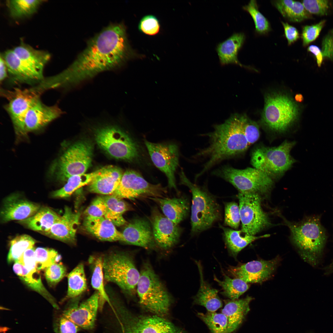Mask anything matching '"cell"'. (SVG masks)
<instances>
[{
  "instance_id": "45",
  "label": "cell",
  "mask_w": 333,
  "mask_h": 333,
  "mask_svg": "<svg viewBox=\"0 0 333 333\" xmlns=\"http://www.w3.org/2000/svg\"><path fill=\"white\" fill-rule=\"evenodd\" d=\"M243 8L251 16L254 23L256 30L260 34H264L270 30L269 23L265 17L260 12L256 0H251Z\"/></svg>"
},
{
  "instance_id": "27",
  "label": "cell",
  "mask_w": 333,
  "mask_h": 333,
  "mask_svg": "<svg viewBox=\"0 0 333 333\" xmlns=\"http://www.w3.org/2000/svg\"><path fill=\"white\" fill-rule=\"evenodd\" d=\"M253 298L247 296L244 298L224 301L221 313L228 319V333L236 331L242 323L250 310L249 304Z\"/></svg>"
},
{
  "instance_id": "14",
  "label": "cell",
  "mask_w": 333,
  "mask_h": 333,
  "mask_svg": "<svg viewBox=\"0 0 333 333\" xmlns=\"http://www.w3.org/2000/svg\"><path fill=\"white\" fill-rule=\"evenodd\" d=\"M238 198L241 223V231L254 236L269 224L267 215L262 210L261 198L255 193L239 192Z\"/></svg>"
},
{
  "instance_id": "33",
  "label": "cell",
  "mask_w": 333,
  "mask_h": 333,
  "mask_svg": "<svg viewBox=\"0 0 333 333\" xmlns=\"http://www.w3.org/2000/svg\"><path fill=\"white\" fill-rule=\"evenodd\" d=\"M12 50L25 63L42 73L44 67L50 58V55L47 52L35 49L23 42Z\"/></svg>"
},
{
  "instance_id": "48",
  "label": "cell",
  "mask_w": 333,
  "mask_h": 333,
  "mask_svg": "<svg viewBox=\"0 0 333 333\" xmlns=\"http://www.w3.org/2000/svg\"><path fill=\"white\" fill-rule=\"evenodd\" d=\"M53 328L55 333H77L80 328L61 313L55 319Z\"/></svg>"
},
{
  "instance_id": "11",
  "label": "cell",
  "mask_w": 333,
  "mask_h": 333,
  "mask_svg": "<svg viewBox=\"0 0 333 333\" xmlns=\"http://www.w3.org/2000/svg\"><path fill=\"white\" fill-rule=\"evenodd\" d=\"M212 173L230 183L240 193H265L273 185L272 178L254 167L240 169L225 165L215 169Z\"/></svg>"
},
{
  "instance_id": "21",
  "label": "cell",
  "mask_w": 333,
  "mask_h": 333,
  "mask_svg": "<svg viewBox=\"0 0 333 333\" xmlns=\"http://www.w3.org/2000/svg\"><path fill=\"white\" fill-rule=\"evenodd\" d=\"M40 205L30 201L17 193L8 196L4 199L0 212L3 222L24 220L35 214Z\"/></svg>"
},
{
  "instance_id": "10",
  "label": "cell",
  "mask_w": 333,
  "mask_h": 333,
  "mask_svg": "<svg viewBox=\"0 0 333 333\" xmlns=\"http://www.w3.org/2000/svg\"><path fill=\"white\" fill-rule=\"evenodd\" d=\"M104 279L116 284L125 293L133 294L140 277L133 259L124 253L112 252L103 258Z\"/></svg>"
},
{
  "instance_id": "19",
  "label": "cell",
  "mask_w": 333,
  "mask_h": 333,
  "mask_svg": "<svg viewBox=\"0 0 333 333\" xmlns=\"http://www.w3.org/2000/svg\"><path fill=\"white\" fill-rule=\"evenodd\" d=\"M278 262L276 258L253 261L237 266H230L228 271L230 275L247 283H261L271 276Z\"/></svg>"
},
{
  "instance_id": "38",
  "label": "cell",
  "mask_w": 333,
  "mask_h": 333,
  "mask_svg": "<svg viewBox=\"0 0 333 333\" xmlns=\"http://www.w3.org/2000/svg\"><path fill=\"white\" fill-rule=\"evenodd\" d=\"M68 289L65 299L78 297L84 292L87 284L83 264L80 263L68 275Z\"/></svg>"
},
{
  "instance_id": "53",
  "label": "cell",
  "mask_w": 333,
  "mask_h": 333,
  "mask_svg": "<svg viewBox=\"0 0 333 333\" xmlns=\"http://www.w3.org/2000/svg\"><path fill=\"white\" fill-rule=\"evenodd\" d=\"M35 249L33 247L27 250L17 262L23 265L31 273L39 274L35 256Z\"/></svg>"
},
{
  "instance_id": "40",
  "label": "cell",
  "mask_w": 333,
  "mask_h": 333,
  "mask_svg": "<svg viewBox=\"0 0 333 333\" xmlns=\"http://www.w3.org/2000/svg\"><path fill=\"white\" fill-rule=\"evenodd\" d=\"M36 241L29 235H19L10 242V248L7 256L8 264L17 262L27 250L34 247Z\"/></svg>"
},
{
  "instance_id": "8",
  "label": "cell",
  "mask_w": 333,
  "mask_h": 333,
  "mask_svg": "<svg viewBox=\"0 0 333 333\" xmlns=\"http://www.w3.org/2000/svg\"><path fill=\"white\" fill-rule=\"evenodd\" d=\"M295 144L285 140L277 146H258L252 153L251 164L272 179L280 177L296 162L290 154Z\"/></svg>"
},
{
  "instance_id": "3",
  "label": "cell",
  "mask_w": 333,
  "mask_h": 333,
  "mask_svg": "<svg viewBox=\"0 0 333 333\" xmlns=\"http://www.w3.org/2000/svg\"><path fill=\"white\" fill-rule=\"evenodd\" d=\"M113 317L110 333H186L163 317L136 315L120 302L113 300Z\"/></svg>"
},
{
  "instance_id": "49",
  "label": "cell",
  "mask_w": 333,
  "mask_h": 333,
  "mask_svg": "<svg viewBox=\"0 0 333 333\" xmlns=\"http://www.w3.org/2000/svg\"><path fill=\"white\" fill-rule=\"evenodd\" d=\"M325 23L326 20H323L316 24L303 27L301 37L304 46H307L318 37Z\"/></svg>"
},
{
  "instance_id": "54",
  "label": "cell",
  "mask_w": 333,
  "mask_h": 333,
  "mask_svg": "<svg viewBox=\"0 0 333 333\" xmlns=\"http://www.w3.org/2000/svg\"><path fill=\"white\" fill-rule=\"evenodd\" d=\"M321 50L324 58L333 60V28L324 37Z\"/></svg>"
},
{
  "instance_id": "52",
  "label": "cell",
  "mask_w": 333,
  "mask_h": 333,
  "mask_svg": "<svg viewBox=\"0 0 333 333\" xmlns=\"http://www.w3.org/2000/svg\"><path fill=\"white\" fill-rule=\"evenodd\" d=\"M139 29L141 31L149 35L157 34L160 29V24L158 19L152 15L143 17L139 24Z\"/></svg>"
},
{
  "instance_id": "43",
  "label": "cell",
  "mask_w": 333,
  "mask_h": 333,
  "mask_svg": "<svg viewBox=\"0 0 333 333\" xmlns=\"http://www.w3.org/2000/svg\"><path fill=\"white\" fill-rule=\"evenodd\" d=\"M197 314L212 333H228V319L223 313L208 311L205 314L199 312Z\"/></svg>"
},
{
  "instance_id": "20",
  "label": "cell",
  "mask_w": 333,
  "mask_h": 333,
  "mask_svg": "<svg viewBox=\"0 0 333 333\" xmlns=\"http://www.w3.org/2000/svg\"><path fill=\"white\" fill-rule=\"evenodd\" d=\"M121 232L122 242L126 244L146 249H152L157 245L150 223L145 218H134L126 225Z\"/></svg>"
},
{
  "instance_id": "12",
  "label": "cell",
  "mask_w": 333,
  "mask_h": 333,
  "mask_svg": "<svg viewBox=\"0 0 333 333\" xmlns=\"http://www.w3.org/2000/svg\"><path fill=\"white\" fill-rule=\"evenodd\" d=\"M95 136L98 146L114 158L131 161L138 156L136 144L117 125H100L96 128Z\"/></svg>"
},
{
  "instance_id": "31",
  "label": "cell",
  "mask_w": 333,
  "mask_h": 333,
  "mask_svg": "<svg viewBox=\"0 0 333 333\" xmlns=\"http://www.w3.org/2000/svg\"><path fill=\"white\" fill-rule=\"evenodd\" d=\"M13 270L20 279L28 287L36 292L45 298L56 309L60 307L55 298L50 293L43 285L40 274L30 272L21 264L14 263Z\"/></svg>"
},
{
  "instance_id": "24",
  "label": "cell",
  "mask_w": 333,
  "mask_h": 333,
  "mask_svg": "<svg viewBox=\"0 0 333 333\" xmlns=\"http://www.w3.org/2000/svg\"><path fill=\"white\" fill-rule=\"evenodd\" d=\"M123 173L116 166H108L100 171L89 184V191L105 195L113 194L118 187Z\"/></svg>"
},
{
  "instance_id": "50",
  "label": "cell",
  "mask_w": 333,
  "mask_h": 333,
  "mask_svg": "<svg viewBox=\"0 0 333 333\" xmlns=\"http://www.w3.org/2000/svg\"><path fill=\"white\" fill-rule=\"evenodd\" d=\"M302 3L310 14L320 16L327 14L330 7L328 0H305L303 1Z\"/></svg>"
},
{
  "instance_id": "1",
  "label": "cell",
  "mask_w": 333,
  "mask_h": 333,
  "mask_svg": "<svg viewBox=\"0 0 333 333\" xmlns=\"http://www.w3.org/2000/svg\"><path fill=\"white\" fill-rule=\"evenodd\" d=\"M126 30L122 23H112L88 40L85 48L60 74L69 89H77L98 75L116 71L130 57Z\"/></svg>"
},
{
  "instance_id": "23",
  "label": "cell",
  "mask_w": 333,
  "mask_h": 333,
  "mask_svg": "<svg viewBox=\"0 0 333 333\" xmlns=\"http://www.w3.org/2000/svg\"><path fill=\"white\" fill-rule=\"evenodd\" d=\"M62 113V111L57 105L47 106L38 99L26 114L24 121L25 134L43 127Z\"/></svg>"
},
{
  "instance_id": "16",
  "label": "cell",
  "mask_w": 333,
  "mask_h": 333,
  "mask_svg": "<svg viewBox=\"0 0 333 333\" xmlns=\"http://www.w3.org/2000/svg\"><path fill=\"white\" fill-rule=\"evenodd\" d=\"M79 297L71 299L62 314L80 328L89 330L95 326L99 306V295L97 291L79 304Z\"/></svg>"
},
{
  "instance_id": "37",
  "label": "cell",
  "mask_w": 333,
  "mask_h": 333,
  "mask_svg": "<svg viewBox=\"0 0 333 333\" xmlns=\"http://www.w3.org/2000/svg\"><path fill=\"white\" fill-rule=\"evenodd\" d=\"M100 171V169L90 173H84L71 176L68 179L66 183L63 187L52 193V197L64 198L70 196L78 189L89 184Z\"/></svg>"
},
{
  "instance_id": "57",
  "label": "cell",
  "mask_w": 333,
  "mask_h": 333,
  "mask_svg": "<svg viewBox=\"0 0 333 333\" xmlns=\"http://www.w3.org/2000/svg\"><path fill=\"white\" fill-rule=\"evenodd\" d=\"M7 69L5 61L1 55L0 57V80L1 82L7 77Z\"/></svg>"
},
{
  "instance_id": "42",
  "label": "cell",
  "mask_w": 333,
  "mask_h": 333,
  "mask_svg": "<svg viewBox=\"0 0 333 333\" xmlns=\"http://www.w3.org/2000/svg\"><path fill=\"white\" fill-rule=\"evenodd\" d=\"M42 1L40 0H10L7 5L10 16L14 18H20L34 13Z\"/></svg>"
},
{
  "instance_id": "36",
  "label": "cell",
  "mask_w": 333,
  "mask_h": 333,
  "mask_svg": "<svg viewBox=\"0 0 333 333\" xmlns=\"http://www.w3.org/2000/svg\"><path fill=\"white\" fill-rule=\"evenodd\" d=\"M102 197L107 207V211L104 217L117 226H120L125 224L126 221L123 215L131 209L128 204L123 199L114 194L105 195Z\"/></svg>"
},
{
  "instance_id": "34",
  "label": "cell",
  "mask_w": 333,
  "mask_h": 333,
  "mask_svg": "<svg viewBox=\"0 0 333 333\" xmlns=\"http://www.w3.org/2000/svg\"><path fill=\"white\" fill-rule=\"evenodd\" d=\"M272 3L282 15L289 21L300 22L312 16L302 3L292 0H275Z\"/></svg>"
},
{
  "instance_id": "44",
  "label": "cell",
  "mask_w": 333,
  "mask_h": 333,
  "mask_svg": "<svg viewBox=\"0 0 333 333\" xmlns=\"http://www.w3.org/2000/svg\"><path fill=\"white\" fill-rule=\"evenodd\" d=\"M35 256L38 270H45L61 259V257L55 250L42 247L35 249Z\"/></svg>"
},
{
  "instance_id": "47",
  "label": "cell",
  "mask_w": 333,
  "mask_h": 333,
  "mask_svg": "<svg viewBox=\"0 0 333 333\" xmlns=\"http://www.w3.org/2000/svg\"><path fill=\"white\" fill-rule=\"evenodd\" d=\"M224 208L225 224L232 228H237L241 221L239 206L235 202H231L226 203Z\"/></svg>"
},
{
  "instance_id": "32",
  "label": "cell",
  "mask_w": 333,
  "mask_h": 333,
  "mask_svg": "<svg viewBox=\"0 0 333 333\" xmlns=\"http://www.w3.org/2000/svg\"><path fill=\"white\" fill-rule=\"evenodd\" d=\"M61 216L51 208L44 207L40 208L33 216L18 222L29 229L41 233L50 229Z\"/></svg>"
},
{
  "instance_id": "22",
  "label": "cell",
  "mask_w": 333,
  "mask_h": 333,
  "mask_svg": "<svg viewBox=\"0 0 333 333\" xmlns=\"http://www.w3.org/2000/svg\"><path fill=\"white\" fill-rule=\"evenodd\" d=\"M80 214V212H74L66 206L59 220L48 231L41 233L67 244H74Z\"/></svg>"
},
{
  "instance_id": "51",
  "label": "cell",
  "mask_w": 333,
  "mask_h": 333,
  "mask_svg": "<svg viewBox=\"0 0 333 333\" xmlns=\"http://www.w3.org/2000/svg\"><path fill=\"white\" fill-rule=\"evenodd\" d=\"M107 211L106 204L102 196L96 198L84 212L85 217L104 216Z\"/></svg>"
},
{
  "instance_id": "29",
  "label": "cell",
  "mask_w": 333,
  "mask_h": 333,
  "mask_svg": "<svg viewBox=\"0 0 333 333\" xmlns=\"http://www.w3.org/2000/svg\"><path fill=\"white\" fill-rule=\"evenodd\" d=\"M195 262L200 275V286L197 294L193 297V303L205 307L208 311L215 312L223 305L218 295V291L213 288L204 280L200 262Z\"/></svg>"
},
{
  "instance_id": "28",
  "label": "cell",
  "mask_w": 333,
  "mask_h": 333,
  "mask_svg": "<svg viewBox=\"0 0 333 333\" xmlns=\"http://www.w3.org/2000/svg\"><path fill=\"white\" fill-rule=\"evenodd\" d=\"M160 207L163 214L178 225L187 216L189 210L188 200L185 197L152 198Z\"/></svg>"
},
{
  "instance_id": "39",
  "label": "cell",
  "mask_w": 333,
  "mask_h": 333,
  "mask_svg": "<svg viewBox=\"0 0 333 333\" xmlns=\"http://www.w3.org/2000/svg\"><path fill=\"white\" fill-rule=\"evenodd\" d=\"M90 261L93 266L91 285L99 294V306H102L105 302L110 304V298L105 291L104 284L103 258L101 257H91Z\"/></svg>"
},
{
  "instance_id": "35",
  "label": "cell",
  "mask_w": 333,
  "mask_h": 333,
  "mask_svg": "<svg viewBox=\"0 0 333 333\" xmlns=\"http://www.w3.org/2000/svg\"><path fill=\"white\" fill-rule=\"evenodd\" d=\"M223 230L225 241L227 247L233 255L236 257L238 253L248 244L259 239L267 237L269 234L259 236L249 235L241 230H236L221 226Z\"/></svg>"
},
{
  "instance_id": "59",
  "label": "cell",
  "mask_w": 333,
  "mask_h": 333,
  "mask_svg": "<svg viewBox=\"0 0 333 333\" xmlns=\"http://www.w3.org/2000/svg\"><path fill=\"white\" fill-rule=\"evenodd\" d=\"M297 97H298L297 99L298 101H302V97L301 96V95H298V96H297Z\"/></svg>"
},
{
  "instance_id": "25",
  "label": "cell",
  "mask_w": 333,
  "mask_h": 333,
  "mask_svg": "<svg viewBox=\"0 0 333 333\" xmlns=\"http://www.w3.org/2000/svg\"><path fill=\"white\" fill-rule=\"evenodd\" d=\"M83 225L87 232L101 241H122L121 232L117 229L112 222L104 216L85 217Z\"/></svg>"
},
{
  "instance_id": "30",
  "label": "cell",
  "mask_w": 333,
  "mask_h": 333,
  "mask_svg": "<svg viewBox=\"0 0 333 333\" xmlns=\"http://www.w3.org/2000/svg\"><path fill=\"white\" fill-rule=\"evenodd\" d=\"M245 38V35L243 33H235L217 45L216 51L222 65L235 64L244 66L238 60L237 55Z\"/></svg>"
},
{
  "instance_id": "46",
  "label": "cell",
  "mask_w": 333,
  "mask_h": 333,
  "mask_svg": "<svg viewBox=\"0 0 333 333\" xmlns=\"http://www.w3.org/2000/svg\"><path fill=\"white\" fill-rule=\"evenodd\" d=\"M66 267L61 263H56L45 269L44 276L49 286L54 287L65 276Z\"/></svg>"
},
{
  "instance_id": "55",
  "label": "cell",
  "mask_w": 333,
  "mask_h": 333,
  "mask_svg": "<svg viewBox=\"0 0 333 333\" xmlns=\"http://www.w3.org/2000/svg\"><path fill=\"white\" fill-rule=\"evenodd\" d=\"M282 23L288 44L290 45L299 38V33L297 29L294 27L290 25L287 23L282 22Z\"/></svg>"
},
{
  "instance_id": "7",
  "label": "cell",
  "mask_w": 333,
  "mask_h": 333,
  "mask_svg": "<svg viewBox=\"0 0 333 333\" xmlns=\"http://www.w3.org/2000/svg\"><path fill=\"white\" fill-rule=\"evenodd\" d=\"M179 176L180 183L188 187L192 193L191 232L199 233L209 228L219 220L220 206L212 195L190 181L183 170Z\"/></svg>"
},
{
  "instance_id": "18",
  "label": "cell",
  "mask_w": 333,
  "mask_h": 333,
  "mask_svg": "<svg viewBox=\"0 0 333 333\" xmlns=\"http://www.w3.org/2000/svg\"><path fill=\"white\" fill-rule=\"evenodd\" d=\"M150 220L154 240L158 247L167 249L178 242L181 232L180 227L161 213L157 207L152 209Z\"/></svg>"
},
{
  "instance_id": "9",
  "label": "cell",
  "mask_w": 333,
  "mask_h": 333,
  "mask_svg": "<svg viewBox=\"0 0 333 333\" xmlns=\"http://www.w3.org/2000/svg\"><path fill=\"white\" fill-rule=\"evenodd\" d=\"M93 151V145L89 141L73 143L53 163L51 175L58 180L66 181L72 176L85 173L91 165Z\"/></svg>"
},
{
  "instance_id": "5",
  "label": "cell",
  "mask_w": 333,
  "mask_h": 333,
  "mask_svg": "<svg viewBox=\"0 0 333 333\" xmlns=\"http://www.w3.org/2000/svg\"><path fill=\"white\" fill-rule=\"evenodd\" d=\"M136 290L140 305L154 315L163 317L168 313L170 295L150 265L145 264L140 272Z\"/></svg>"
},
{
  "instance_id": "4",
  "label": "cell",
  "mask_w": 333,
  "mask_h": 333,
  "mask_svg": "<svg viewBox=\"0 0 333 333\" xmlns=\"http://www.w3.org/2000/svg\"><path fill=\"white\" fill-rule=\"evenodd\" d=\"M289 224L293 240L302 257L312 266H317L322 257L326 240L319 218L311 217L298 224Z\"/></svg>"
},
{
  "instance_id": "6",
  "label": "cell",
  "mask_w": 333,
  "mask_h": 333,
  "mask_svg": "<svg viewBox=\"0 0 333 333\" xmlns=\"http://www.w3.org/2000/svg\"><path fill=\"white\" fill-rule=\"evenodd\" d=\"M299 109L288 95L279 92L266 94L261 121L269 130L283 133L289 129L298 118Z\"/></svg>"
},
{
  "instance_id": "15",
  "label": "cell",
  "mask_w": 333,
  "mask_h": 333,
  "mask_svg": "<svg viewBox=\"0 0 333 333\" xmlns=\"http://www.w3.org/2000/svg\"><path fill=\"white\" fill-rule=\"evenodd\" d=\"M145 144L153 162L166 176L170 188L177 190L175 173L179 165V152L174 144L154 143L145 141Z\"/></svg>"
},
{
  "instance_id": "41",
  "label": "cell",
  "mask_w": 333,
  "mask_h": 333,
  "mask_svg": "<svg viewBox=\"0 0 333 333\" xmlns=\"http://www.w3.org/2000/svg\"><path fill=\"white\" fill-rule=\"evenodd\" d=\"M224 279L221 281L214 275V280L222 287L221 294L231 300L238 299L249 287L247 283L240 279L231 278L224 273Z\"/></svg>"
},
{
  "instance_id": "13",
  "label": "cell",
  "mask_w": 333,
  "mask_h": 333,
  "mask_svg": "<svg viewBox=\"0 0 333 333\" xmlns=\"http://www.w3.org/2000/svg\"><path fill=\"white\" fill-rule=\"evenodd\" d=\"M167 193L166 188L160 184H151L137 171L128 170L123 173L118 187L113 194L122 199L134 200L163 198Z\"/></svg>"
},
{
  "instance_id": "2",
  "label": "cell",
  "mask_w": 333,
  "mask_h": 333,
  "mask_svg": "<svg viewBox=\"0 0 333 333\" xmlns=\"http://www.w3.org/2000/svg\"><path fill=\"white\" fill-rule=\"evenodd\" d=\"M246 116L233 114L223 123L214 125L213 131L204 135L208 137L209 145L199 150L195 158L207 160L201 171L195 175V181L216 165L240 156L249 147L244 130Z\"/></svg>"
},
{
  "instance_id": "17",
  "label": "cell",
  "mask_w": 333,
  "mask_h": 333,
  "mask_svg": "<svg viewBox=\"0 0 333 333\" xmlns=\"http://www.w3.org/2000/svg\"><path fill=\"white\" fill-rule=\"evenodd\" d=\"M39 93L35 89L18 88L10 92L7 107L15 130L18 134H25L24 121L29 109L38 99Z\"/></svg>"
},
{
  "instance_id": "58",
  "label": "cell",
  "mask_w": 333,
  "mask_h": 333,
  "mask_svg": "<svg viewBox=\"0 0 333 333\" xmlns=\"http://www.w3.org/2000/svg\"><path fill=\"white\" fill-rule=\"evenodd\" d=\"M333 273V261L325 269L324 274L326 275Z\"/></svg>"
},
{
  "instance_id": "56",
  "label": "cell",
  "mask_w": 333,
  "mask_h": 333,
  "mask_svg": "<svg viewBox=\"0 0 333 333\" xmlns=\"http://www.w3.org/2000/svg\"><path fill=\"white\" fill-rule=\"evenodd\" d=\"M307 50L308 51L312 53L314 55L316 60L318 66L320 67L324 58L322 50L319 47L314 45L310 46L307 48Z\"/></svg>"
},
{
  "instance_id": "26",
  "label": "cell",
  "mask_w": 333,
  "mask_h": 333,
  "mask_svg": "<svg viewBox=\"0 0 333 333\" xmlns=\"http://www.w3.org/2000/svg\"><path fill=\"white\" fill-rule=\"evenodd\" d=\"M2 56L8 72L14 79L28 82L43 79V73L29 67L18 57L12 49L6 51Z\"/></svg>"
}]
</instances>
